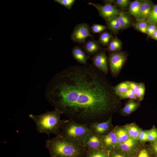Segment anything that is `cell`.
<instances>
[{
  "label": "cell",
  "mask_w": 157,
  "mask_h": 157,
  "mask_svg": "<svg viewBox=\"0 0 157 157\" xmlns=\"http://www.w3.org/2000/svg\"><path fill=\"white\" fill-rule=\"evenodd\" d=\"M45 147L51 157H80L87 151L82 143L59 134L46 140Z\"/></svg>",
  "instance_id": "obj_2"
},
{
  "label": "cell",
  "mask_w": 157,
  "mask_h": 157,
  "mask_svg": "<svg viewBox=\"0 0 157 157\" xmlns=\"http://www.w3.org/2000/svg\"><path fill=\"white\" fill-rule=\"evenodd\" d=\"M54 1L66 7L68 9H70L74 4L75 0H55Z\"/></svg>",
  "instance_id": "obj_31"
},
{
  "label": "cell",
  "mask_w": 157,
  "mask_h": 157,
  "mask_svg": "<svg viewBox=\"0 0 157 157\" xmlns=\"http://www.w3.org/2000/svg\"><path fill=\"white\" fill-rule=\"evenodd\" d=\"M128 55L125 52L122 51L110 53L108 58L109 69L112 76L117 77L125 63Z\"/></svg>",
  "instance_id": "obj_5"
},
{
  "label": "cell",
  "mask_w": 157,
  "mask_h": 157,
  "mask_svg": "<svg viewBox=\"0 0 157 157\" xmlns=\"http://www.w3.org/2000/svg\"><path fill=\"white\" fill-rule=\"evenodd\" d=\"M86 157H108V151L104 149L87 150Z\"/></svg>",
  "instance_id": "obj_21"
},
{
  "label": "cell",
  "mask_w": 157,
  "mask_h": 157,
  "mask_svg": "<svg viewBox=\"0 0 157 157\" xmlns=\"http://www.w3.org/2000/svg\"><path fill=\"white\" fill-rule=\"evenodd\" d=\"M72 53L73 58L79 63L85 65H89L87 61L90 56L87 55L79 46L74 47L72 49Z\"/></svg>",
  "instance_id": "obj_13"
},
{
  "label": "cell",
  "mask_w": 157,
  "mask_h": 157,
  "mask_svg": "<svg viewBox=\"0 0 157 157\" xmlns=\"http://www.w3.org/2000/svg\"><path fill=\"white\" fill-rule=\"evenodd\" d=\"M106 26L98 24H94L90 28L91 31L93 33L102 32L107 28Z\"/></svg>",
  "instance_id": "obj_30"
},
{
  "label": "cell",
  "mask_w": 157,
  "mask_h": 157,
  "mask_svg": "<svg viewBox=\"0 0 157 157\" xmlns=\"http://www.w3.org/2000/svg\"><path fill=\"white\" fill-rule=\"evenodd\" d=\"M61 115L58 111L54 109L39 115L31 114L29 116L35 123L38 132L46 133L49 136L51 134L56 136L59 134L67 120L61 119Z\"/></svg>",
  "instance_id": "obj_3"
},
{
  "label": "cell",
  "mask_w": 157,
  "mask_h": 157,
  "mask_svg": "<svg viewBox=\"0 0 157 157\" xmlns=\"http://www.w3.org/2000/svg\"><path fill=\"white\" fill-rule=\"evenodd\" d=\"M118 20L122 29H126L133 26L134 24L130 16L123 11H121L119 15Z\"/></svg>",
  "instance_id": "obj_15"
},
{
  "label": "cell",
  "mask_w": 157,
  "mask_h": 157,
  "mask_svg": "<svg viewBox=\"0 0 157 157\" xmlns=\"http://www.w3.org/2000/svg\"><path fill=\"white\" fill-rule=\"evenodd\" d=\"M90 131L88 125L78 123L68 119L63 126L59 134L82 143L85 137Z\"/></svg>",
  "instance_id": "obj_4"
},
{
  "label": "cell",
  "mask_w": 157,
  "mask_h": 157,
  "mask_svg": "<svg viewBox=\"0 0 157 157\" xmlns=\"http://www.w3.org/2000/svg\"><path fill=\"white\" fill-rule=\"evenodd\" d=\"M88 126L91 131L99 135H104L111 128V117L106 121L91 124Z\"/></svg>",
  "instance_id": "obj_10"
},
{
  "label": "cell",
  "mask_w": 157,
  "mask_h": 157,
  "mask_svg": "<svg viewBox=\"0 0 157 157\" xmlns=\"http://www.w3.org/2000/svg\"><path fill=\"white\" fill-rule=\"evenodd\" d=\"M89 5L95 7L98 10L100 15L106 21L119 14L121 11L116 6L106 4L101 5L96 3L89 2Z\"/></svg>",
  "instance_id": "obj_7"
},
{
  "label": "cell",
  "mask_w": 157,
  "mask_h": 157,
  "mask_svg": "<svg viewBox=\"0 0 157 157\" xmlns=\"http://www.w3.org/2000/svg\"><path fill=\"white\" fill-rule=\"evenodd\" d=\"M148 131H141L139 137V139L142 142H145L148 140Z\"/></svg>",
  "instance_id": "obj_36"
},
{
  "label": "cell",
  "mask_w": 157,
  "mask_h": 157,
  "mask_svg": "<svg viewBox=\"0 0 157 157\" xmlns=\"http://www.w3.org/2000/svg\"><path fill=\"white\" fill-rule=\"evenodd\" d=\"M105 74L93 64L70 65L51 80L46 99L54 109L78 123L103 122L115 111L118 97Z\"/></svg>",
  "instance_id": "obj_1"
},
{
  "label": "cell",
  "mask_w": 157,
  "mask_h": 157,
  "mask_svg": "<svg viewBox=\"0 0 157 157\" xmlns=\"http://www.w3.org/2000/svg\"><path fill=\"white\" fill-rule=\"evenodd\" d=\"M104 148H112L118 144L115 129H113L106 135L101 136Z\"/></svg>",
  "instance_id": "obj_12"
},
{
  "label": "cell",
  "mask_w": 157,
  "mask_h": 157,
  "mask_svg": "<svg viewBox=\"0 0 157 157\" xmlns=\"http://www.w3.org/2000/svg\"><path fill=\"white\" fill-rule=\"evenodd\" d=\"M147 22L149 24L157 23V4L154 6Z\"/></svg>",
  "instance_id": "obj_28"
},
{
  "label": "cell",
  "mask_w": 157,
  "mask_h": 157,
  "mask_svg": "<svg viewBox=\"0 0 157 157\" xmlns=\"http://www.w3.org/2000/svg\"><path fill=\"white\" fill-rule=\"evenodd\" d=\"M138 157H149V154L146 150L143 149L140 151Z\"/></svg>",
  "instance_id": "obj_37"
},
{
  "label": "cell",
  "mask_w": 157,
  "mask_h": 157,
  "mask_svg": "<svg viewBox=\"0 0 157 157\" xmlns=\"http://www.w3.org/2000/svg\"><path fill=\"white\" fill-rule=\"evenodd\" d=\"M139 106V104L134 100L130 99L122 109V113L125 115L130 114L136 110Z\"/></svg>",
  "instance_id": "obj_19"
},
{
  "label": "cell",
  "mask_w": 157,
  "mask_h": 157,
  "mask_svg": "<svg viewBox=\"0 0 157 157\" xmlns=\"http://www.w3.org/2000/svg\"><path fill=\"white\" fill-rule=\"evenodd\" d=\"M115 131L118 144L124 142L129 138L127 131L125 128H117L115 129Z\"/></svg>",
  "instance_id": "obj_24"
},
{
  "label": "cell",
  "mask_w": 157,
  "mask_h": 157,
  "mask_svg": "<svg viewBox=\"0 0 157 157\" xmlns=\"http://www.w3.org/2000/svg\"><path fill=\"white\" fill-rule=\"evenodd\" d=\"M141 1L134 0L130 2L129 6V13L138 21L139 19Z\"/></svg>",
  "instance_id": "obj_18"
},
{
  "label": "cell",
  "mask_w": 157,
  "mask_h": 157,
  "mask_svg": "<svg viewBox=\"0 0 157 157\" xmlns=\"http://www.w3.org/2000/svg\"><path fill=\"white\" fill-rule=\"evenodd\" d=\"M89 25L85 23L78 24L74 28L71 36V40L78 44L84 43L86 39L91 36Z\"/></svg>",
  "instance_id": "obj_6"
},
{
  "label": "cell",
  "mask_w": 157,
  "mask_h": 157,
  "mask_svg": "<svg viewBox=\"0 0 157 157\" xmlns=\"http://www.w3.org/2000/svg\"><path fill=\"white\" fill-rule=\"evenodd\" d=\"M119 144V146L122 151L126 152H130L135 146V140L129 137L126 141Z\"/></svg>",
  "instance_id": "obj_25"
},
{
  "label": "cell",
  "mask_w": 157,
  "mask_h": 157,
  "mask_svg": "<svg viewBox=\"0 0 157 157\" xmlns=\"http://www.w3.org/2000/svg\"><path fill=\"white\" fill-rule=\"evenodd\" d=\"M83 49L87 55H94L101 51V48L98 41L92 40L85 42L83 46Z\"/></svg>",
  "instance_id": "obj_14"
},
{
  "label": "cell",
  "mask_w": 157,
  "mask_h": 157,
  "mask_svg": "<svg viewBox=\"0 0 157 157\" xmlns=\"http://www.w3.org/2000/svg\"><path fill=\"white\" fill-rule=\"evenodd\" d=\"M152 147L154 151L157 153V141H156L153 144Z\"/></svg>",
  "instance_id": "obj_38"
},
{
  "label": "cell",
  "mask_w": 157,
  "mask_h": 157,
  "mask_svg": "<svg viewBox=\"0 0 157 157\" xmlns=\"http://www.w3.org/2000/svg\"><path fill=\"white\" fill-rule=\"evenodd\" d=\"M108 152V157H128L126 155L120 153L113 149H111Z\"/></svg>",
  "instance_id": "obj_35"
},
{
  "label": "cell",
  "mask_w": 157,
  "mask_h": 157,
  "mask_svg": "<svg viewBox=\"0 0 157 157\" xmlns=\"http://www.w3.org/2000/svg\"><path fill=\"white\" fill-rule=\"evenodd\" d=\"M122 48V43L117 37L113 38L107 47L104 50L110 52H116L120 51Z\"/></svg>",
  "instance_id": "obj_17"
},
{
  "label": "cell",
  "mask_w": 157,
  "mask_h": 157,
  "mask_svg": "<svg viewBox=\"0 0 157 157\" xmlns=\"http://www.w3.org/2000/svg\"><path fill=\"white\" fill-rule=\"evenodd\" d=\"M157 139V130L154 128L148 131V140L150 141H154Z\"/></svg>",
  "instance_id": "obj_32"
},
{
  "label": "cell",
  "mask_w": 157,
  "mask_h": 157,
  "mask_svg": "<svg viewBox=\"0 0 157 157\" xmlns=\"http://www.w3.org/2000/svg\"><path fill=\"white\" fill-rule=\"evenodd\" d=\"M82 143L87 150L104 149L101 136L91 131L85 137Z\"/></svg>",
  "instance_id": "obj_8"
},
{
  "label": "cell",
  "mask_w": 157,
  "mask_h": 157,
  "mask_svg": "<svg viewBox=\"0 0 157 157\" xmlns=\"http://www.w3.org/2000/svg\"><path fill=\"white\" fill-rule=\"evenodd\" d=\"M148 23L147 21L144 20H139L134 24L133 26L139 31L146 33L147 29Z\"/></svg>",
  "instance_id": "obj_26"
},
{
  "label": "cell",
  "mask_w": 157,
  "mask_h": 157,
  "mask_svg": "<svg viewBox=\"0 0 157 157\" xmlns=\"http://www.w3.org/2000/svg\"><path fill=\"white\" fill-rule=\"evenodd\" d=\"M93 65L105 74L108 73V58L104 51L101 50L91 58Z\"/></svg>",
  "instance_id": "obj_9"
},
{
  "label": "cell",
  "mask_w": 157,
  "mask_h": 157,
  "mask_svg": "<svg viewBox=\"0 0 157 157\" xmlns=\"http://www.w3.org/2000/svg\"></svg>",
  "instance_id": "obj_41"
},
{
  "label": "cell",
  "mask_w": 157,
  "mask_h": 157,
  "mask_svg": "<svg viewBox=\"0 0 157 157\" xmlns=\"http://www.w3.org/2000/svg\"><path fill=\"white\" fill-rule=\"evenodd\" d=\"M150 37L151 38L157 41V30L153 33Z\"/></svg>",
  "instance_id": "obj_39"
},
{
  "label": "cell",
  "mask_w": 157,
  "mask_h": 157,
  "mask_svg": "<svg viewBox=\"0 0 157 157\" xmlns=\"http://www.w3.org/2000/svg\"><path fill=\"white\" fill-rule=\"evenodd\" d=\"M118 15H117L106 21L107 28L115 35H116L121 29L118 20Z\"/></svg>",
  "instance_id": "obj_16"
},
{
  "label": "cell",
  "mask_w": 157,
  "mask_h": 157,
  "mask_svg": "<svg viewBox=\"0 0 157 157\" xmlns=\"http://www.w3.org/2000/svg\"><path fill=\"white\" fill-rule=\"evenodd\" d=\"M120 99H129L136 100H138L133 91L131 88L124 93L118 97Z\"/></svg>",
  "instance_id": "obj_27"
},
{
  "label": "cell",
  "mask_w": 157,
  "mask_h": 157,
  "mask_svg": "<svg viewBox=\"0 0 157 157\" xmlns=\"http://www.w3.org/2000/svg\"><path fill=\"white\" fill-rule=\"evenodd\" d=\"M103 1L105 3V4H112V3L115 2V1L113 0H104Z\"/></svg>",
  "instance_id": "obj_40"
},
{
  "label": "cell",
  "mask_w": 157,
  "mask_h": 157,
  "mask_svg": "<svg viewBox=\"0 0 157 157\" xmlns=\"http://www.w3.org/2000/svg\"><path fill=\"white\" fill-rule=\"evenodd\" d=\"M156 30H157V24L148 23L146 34L149 37H151L153 33Z\"/></svg>",
  "instance_id": "obj_34"
},
{
  "label": "cell",
  "mask_w": 157,
  "mask_h": 157,
  "mask_svg": "<svg viewBox=\"0 0 157 157\" xmlns=\"http://www.w3.org/2000/svg\"><path fill=\"white\" fill-rule=\"evenodd\" d=\"M113 38L112 35L109 32L104 31L100 34L98 42L103 46L107 47Z\"/></svg>",
  "instance_id": "obj_22"
},
{
  "label": "cell",
  "mask_w": 157,
  "mask_h": 157,
  "mask_svg": "<svg viewBox=\"0 0 157 157\" xmlns=\"http://www.w3.org/2000/svg\"><path fill=\"white\" fill-rule=\"evenodd\" d=\"M125 128L127 130L130 138L135 140L139 139L141 131L135 124H131L126 125Z\"/></svg>",
  "instance_id": "obj_20"
},
{
  "label": "cell",
  "mask_w": 157,
  "mask_h": 157,
  "mask_svg": "<svg viewBox=\"0 0 157 157\" xmlns=\"http://www.w3.org/2000/svg\"><path fill=\"white\" fill-rule=\"evenodd\" d=\"M145 91V85L143 83H139V86L136 94V96L138 100L141 101L144 99Z\"/></svg>",
  "instance_id": "obj_29"
},
{
  "label": "cell",
  "mask_w": 157,
  "mask_h": 157,
  "mask_svg": "<svg viewBox=\"0 0 157 157\" xmlns=\"http://www.w3.org/2000/svg\"><path fill=\"white\" fill-rule=\"evenodd\" d=\"M155 5L151 0L141 1L138 20H144L147 21Z\"/></svg>",
  "instance_id": "obj_11"
},
{
  "label": "cell",
  "mask_w": 157,
  "mask_h": 157,
  "mask_svg": "<svg viewBox=\"0 0 157 157\" xmlns=\"http://www.w3.org/2000/svg\"><path fill=\"white\" fill-rule=\"evenodd\" d=\"M130 1L129 0H117L115 1V5L121 8H125L129 6Z\"/></svg>",
  "instance_id": "obj_33"
},
{
  "label": "cell",
  "mask_w": 157,
  "mask_h": 157,
  "mask_svg": "<svg viewBox=\"0 0 157 157\" xmlns=\"http://www.w3.org/2000/svg\"><path fill=\"white\" fill-rule=\"evenodd\" d=\"M130 88L129 85L127 81L121 82L113 86L114 92L118 97L126 92Z\"/></svg>",
  "instance_id": "obj_23"
}]
</instances>
